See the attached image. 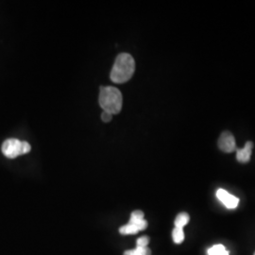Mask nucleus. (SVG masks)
Here are the masks:
<instances>
[{
  "label": "nucleus",
  "mask_w": 255,
  "mask_h": 255,
  "mask_svg": "<svg viewBox=\"0 0 255 255\" xmlns=\"http://www.w3.org/2000/svg\"><path fill=\"white\" fill-rule=\"evenodd\" d=\"M135 70V62L131 55L119 54L111 72V80L116 83H124L129 81Z\"/></svg>",
  "instance_id": "f257e3e1"
},
{
  "label": "nucleus",
  "mask_w": 255,
  "mask_h": 255,
  "mask_svg": "<svg viewBox=\"0 0 255 255\" xmlns=\"http://www.w3.org/2000/svg\"><path fill=\"white\" fill-rule=\"evenodd\" d=\"M123 98L118 88L113 86L101 87L100 93V105L104 112L112 115L119 114L122 109Z\"/></svg>",
  "instance_id": "f03ea898"
},
{
  "label": "nucleus",
  "mask_w": 255,
  "mask_h": 255,
  "mask_svg": "<svg viewBox=\"0 0 255 255\" xmlns=\"http://www.w3.org/2000/svg\"><path fill=\"white\" fill-rule=\"evenodd\" d=\"M147 227V222L144 219V213L136 210L131 213L128 223L119 229L121 235H135L140 231H144Z\"/></svg>",
  "instance_id": "7ed1b4c3"
},
{
  "label": "nucleus",
  "mask_w": 255,
  "mask_h": 255,
  "mask_svg": "<svg viewBox=\"0 0 255 255\" xmlns=\"http://www.w3.org/2000/svg\"><path fill=\"white\" fill-rule=\"evenodd\" d=\"M2 152L7 158L14 159L19 155L24 154L23 141L18 139H8L2 145Z\"/></svg>",
  "instance_id": "20e7f679"
},
{
  "label": "nucleus",
  "mask_w": 255,
  "mask_h": 255,
  "mask_svg": "<svg viewBox=\"0 0 255 255\" xmlns=\"http://www.w3.org/2000/svg\"><path fill=\"white\" fill-rule=\"evenodd\" d=\"M219 148L226 153H231L237 150V143L235 136L230 131H224L221 133L219 139Z\"/></svg>",
  "instance_id": "39448f33"
},
{
  "label": "nucleus",
  "mask_w": 255,
  "mask_h": 255,
  "mask_svg": "<svg viewBox=\"0 0 255 255\" xmlns=\"http://www.w3.org/2000/svg\"><path fill=\"white\" fill-rule=\"evenodd\" d=\"M217 197L228 209H235L238 206V203H239L238 198L231 195L228 191L224 189H219L217 191Z\"/></svg>",
  "instance_id": "423d86ee"
},
{
  "label": "nucleus",
  "mask_w": 255,
  "mask_h": 255,
  "mask_svg": "<svg viewBox=\"0 0 255 255\" xmlns=\"http://www.w3.org/2000/svg\"><path fill=\"white\" fill-rule=\"evenodd\" d=\"M254 144L251 141H248L243 148H237V159L239 163L246 164L251 160V156L253 152Z\"/></svg>",
  "instance_id": "0eeeda50"
},
{
  "label": "nucleus",
  "mask_w": 255,
  "mask_h": 255,
  "mask_svg": "<svg viewBox=\"0 0 255 255\" xmlns=\"http://www.w3.org/2000/svg\"><path fill=\"white\" fill-rule=\"evenodd\" d=\"M189 215L187 213H181L175 219V228L183 229L189 222Z\"/></svg>",
  "instance_id": "6e6552de"
},
{
  "label": "nucleus",
  "mask_w": 255,
  "mask_h": 255,
  "mask_svg": "<svg viewBox=\"0 0 255 255\" xmlns=\"http://www.w3.org/2000/svg\"><path fill=\"white\" fill-rule=\"evenodd\" d=\"M124 255H150V250L147 247L136 246L134 250L125 252Z\"/></svg>",
  "instance_id": "1a4fd4ad"
},
{
  "label": "nucleus",
  "mask_w": 255,
  "mask_h": 255,
  "mask_svg": "<svg viewBox=\"0 0 255 255\" xmlns=\"http://www.w3.org/2000/svg\"><path fill=\"white\" fill-rule=\"evenodd\" d=\"M208 255H230L223 245H215L208 250Z\"/></svg>",
  "instance_id": "9d476101"
},
{
  "label": "nucleus",
  "mask_w": 255,
  "mask_h": 255,
  "mask_svg": "<svg viewBox=\"0 0 255 255\" xmlns=\"http://www.w3.org/2000/svg\"><path fill=\"white\" fill-rule=\"evenodd\" d=\"M174 243L176 244H182L184 240V232L183 229L174 228L172 232Z\"/></svg>",
  "instance_id": "9b49d317"
},
{
  "label": "nucleus",
  "mask_w": 255,
  "mask_h": 255,
  "mask_svg": "<svg viewBox=\"0 0 255 255\" xmlns=\"http://www.w3.org/2000/svg\"><path fill=\"white\" fill-rule=\"evenodd\" d=\"M148 243H149V238L147 237H142L137 239L136 246L147 247Z\"/></svg>",
  "instance_id": "f8f14e48"
},
{
  "label": "nucleus",
  "mask_w": 255,
  "mask_h": 255,
  "mask_svg": "<svg viewBox=\"0 0 255 255\" xmlns=\"http://www.w3.org/2000/svg\"><path fill=\"white\" fill-rule=\"evenodd\" d=\"M112 118H113V115H112V114H110L108 112H103V113H102V115H101V119H102V121H104V122H106V123L110 122V121L112 120Z\"/></svg>",
  "instance_id": "ddd939ff"
},
{
  "label": "nucleus",
  "mask_w": 255,
  "mask_h": 255,
  "mask_svg": "<svg viewBox=\"0 0 255 255\" xmlns=\"http://www.w3.org/2000/svg\"></svg>",
  "instance_id": "4468645a"
}]
</instances>
